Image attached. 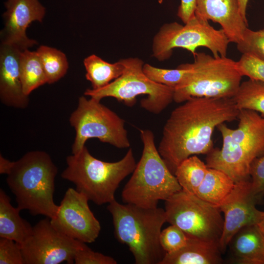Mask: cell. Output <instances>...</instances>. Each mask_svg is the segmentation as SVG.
Returning <instances> with one entry per match:
<instances>
[{
  "label": "cell",
  "mask_w": 264,
  "mask_h": 264,
  "mask_svg": "<svg viewBox=\"0 0 264 264\" xmlns=\"http://www.w3.org/2000/svg\"><path fill=\"white\" fill-rule=\"evenodd\" d=\"M4 6L1 43L13 45L22 51L37 44L36 40L27 36L26 30L32 22H42L45 15V7L40 0H6Z\"/></svg>",
  "instance_id": "obj_15"
},
{
  "label": "cell",
  "mask_w": 264,
  "mask_h": 264,
  "mask_svg": "<svg viewBox=\"0 0 264 264\" xmlns=\"http://www.w3.org/2000/svg\"><path fill=\"white\" fill-rule=\"evenodd\" d=\"M235 182L226 173L208 168L196 195L211 204L219 206L234 189Z\"/></svg>",
  "instance_id": "obj_21"
},
{
  "label": "cell",
  "mask_w": 264,
  "mask_h": 264,
  "mask_svg": "<svg viewBox=\"0 0 264 264\" xmlns=\"http://www.w3.org/2000/svg\"><path fill=\"white\" fill-rule=\"evenodd\" d=\"M83 243L58 231L46 217L33 227L21 247L24 264H72Z\"/></svg>",
  "instance_id": "obj_12"
},
{
  "label": "cell",
  "mask_w": 264,
  "mask_h": 264,
  "mask_svg": "<svg viewBox=\"0 0 264 264\" xmlns=\"http://www.w3.org/2000/svg\"><path fill=\"white\" fill-rule=\"evenodd\" d=\"M69 121L75 131L72 154L78 153L85 146L87 140L91 138L119 149L130 146L124 120L101 104L100 100L80 97Z\"/></svg>",
  "instance_id": "obj_10"
},
{
  "label": "cell",
  "mask_w": 264,
  "mask_h": 264,
  "mask_svg": "<svg viewBox=\"0 0 264 264\" xmlns=\"http://www.w3.org/2000/svg\"><path fill=\"white\" fill-rule=\"evenodd\" d=\"M258 200L254 196L250 180L235 183L230 194L219 207L224 214L220 247L224 252L233 236L242 228L257 224L263 211L256 208Z\"/></svg>",
  "instance_id": "obj_14"
},
{
  "label": "cell",
  "mask_w": 264,
  "mask_h": 264,
  "mask_svg": "<svg viewBox=\"0 0 264 264\" xmlns=\"http://www.w3.org/2000/svg\"><path fill=\"white\" fill-rule=\"evenodd\" d=\"M229 43L222 28L216 29L208 21L195 15L184 25L176 22L162 25L154 38L153 52L156 59L162 61L171 56L175 48L185 49L194 56L197 48L203 46L215 57H226Z\"/></svg>",
  "instance_id": "obj_9"
},
{
  "label": "cell",
  "mask_w": 264,
  "mask_h": 264,
  "mask_svg": "<svg viewBox=\"0 0 264 264\" xmlns=\"http://www.w3.org/2000/svg\"><path fill=\"white\" fill-rule=\"evenodd\" d=\"M195 14L219 23L230 42H240L247 27L241 14L238 0H196Z\"/></svg>",
  "instance_id": "obj_17"
},
{
  "label": "cell",
  "mask_w": 264,
  "mask_h": 264,
  "mask_svg": "<svg viewBox=\"0 0 264 264\" xmlns=\"http://www.w3.org/2000/svg\"><path fill=\"white\" fill-rule=\"evenodd\" d=\"M237 47L242 54L251 55L264 62V29L253 31L247 27Z\"/></svg>",
  "instance_id": "obj_28"
},
{
  "label": "cell",
  "mask_w": 264,
  "mask_h": 264,
  "mask_svg": "<svg viewBox=\"0 0 264 264\" xmlns=\"http://www.w3.org/2000/svg\"><path fill=\"white\" fill-rule=\"evenodd\" d=\"M143 71L152 81L175 88L184 80L191 69L179 66L176 69H165L146 64L143 66Z\"/></svg>",
  "instance_id": "obj_27"
},
{
  "label": "cell",
  "mask_w": 264,
  "mask_h": 264,
  "mask_svg": "<svg viewBox=\"0 0 264 264\" xmlns=\"http://www.w3.org/2000/svg\"><path fill=\"white\" fill-rule=\"evenodd\" d=\"M76 264H116L112 257L94 251L83 242L74 258Z\"/></svg>",
  "instance_id": "obj_32"
},
{
  "label": "cell",
  "mask_w": 264,
  "mask_h": 264,
  "mask_svg": "<svg viewBox=\"0 0 264 264\" xmlns=\"http://www.w3.org/2000/svg\"><path fill=\"white\" fill-rule=\"evenodd\" d=\"M164 210L167 222L188 237L219 244L223 226L219 206L182 189L165 201Z\"/></svg>",
  "instance_id": "obj_11"
},
{
  "label": "cell",
  "mask_w": 264,
  "mask_h": 264,
  "mask_svg": "<svg viewBox=\"0 0 264 264\" xmlns=\"http://www.w3.org/2000/svg\"><path fill=\"white\" fill-rule=\"evenodd\" d=\"M163 1V0H158V2L160 4L162 3Z\"/></svg>",
  "instance_id": "obj_38"
},
{
  "label": "cell",
  "mask_w": 264,
  "mask_h": 264,
  "mask_svg": "<svg viewBox=\"0 0 264 264\" xmlns=\"http://www.w3.org/2000/svg\"><path fill=\"white\" fill-rule=\"evenodd\" d=\"M0 264H24L21 245L14 240L0 237Z\"/></svg>",
  "instance_id": "obj_31"
},
{
  "label": "cell",
  "mask_w": 264,
  "mask_h": 264,
  "mask_svg": "<svg viewBox=\"0 0 264 264\" xmlns=\"http://www.w3.org/2000/svg\"><path fill=\"white\" fill-rule=\"evenodd\" d=\"M188 237L179 228L171 224L161 231L159 237L160 245L166 253L178 251L187 243Z\"/></svg>",
  "instance_id": "obj_29"
},
{
  "label": "cell",
  "mask_w": 264,
  "mask_h": 264,
  "mask_svg": "<svg viewBox=\"0 0 264 264\" xmlns=\"http://www.w3.org/2000/svg\"><path fill=\"white\" fill-rule=\"evenodd\" d=\"M221 253L217 243L188 237L183 247L166 253L160 264H220Z\"/></svg>",
  "instance_id": "obj_18"
},
{
  "label": "cell",
  "mask_w": 264,
  "mask_h": 264,
  "mask_svg": "<svg viewBox=\"0 0 264 264\" xmlns=\"http://www.w3.org/2000/svg\"><path fill=\"white\" fill-rule=\"evenodd\" d=\"M66 161L62 177L72 182L77 191L99 205L115 199L120 183L136 165L132 148L120 160L109 162L95 158L85 146L77 154L68 156Z\"/></svg>",
  "instance_id": "obj_5"
},
{
  "label": "cell",
  "mask_w": 264,
  "mask_h": 264,
  "mask_svg": "<svg viewBox=\"0 0 264 264\" xmlns=\"http://www.w3.org/2000/svg\"><path fill=\"white\" fill-rule=\"evenodd\" d=\"M83 62L86 70V78L90 82L93 89L106 86L120 77L125 69L121 60L110 63L94 54L86 57Z\"/></svg>",
  "instance_id": "obj_22"
},
{
  "label": "cell",
  "mask_w": 264,
  "mask_h": 264,
  "mask_svg": "<svg viewBox=\"0 0 264 264\" xmlns=\"http://www.w3.org/2000/svg\"><path fill=\"white\" fill-rule=\"evenodd\" d=\"M194 57L193 63L178 66L191 71L174 88V101L181 103L193 97L233 98L242 77L237 61L204 52H197Z\"/></svg>",
  "instance_id": "obj_7"
},
{
  "label": "cell",
  "mask_w": 264,
  "mask_h": 264,
  "mask_svg": "<svg viewBox=\"0 0 264 264\" xmlns=\"http://www.w3.org/2000/svg\"><path fill=\"white\" fill-rule=\"evenodd\" d=\"M183 103L171 113L157 148L173 174L188 157L210 152L215 128L238 118L240 110L233 98L193 97Z\"/></svg>",
  "instance_id": "obj_1"
},
{
  "label": "cell",
  "mask_w": 264,
  "mask_h": 264,
  "mask_svg": "<svg viewBox=\"0 0 264 264\" xmlns=\"http://www.w3.org/2000/svg\"><path fill=\"white\" fill-rule=\"evenodd\" d=\"M57 173V167L44 151L28 152L13 161L6 182L15 196L17 207L32 216L53 218L59 207L53 198Z\"/></svg>",
  "instance_id": "obj_3"
},
{
  "label": "cell",
  "mask_w": 264,
  "mask_h": 264,
  "mask_svg": "<svg viewBox=\"0 0 264 264\" xmlns=\"http://www.w3.org/2000/svg\"><path fill=\"white\" fill-rule=\"evenodd\" d=\"M208 169L206 164L194 155L184 160L177 166L174 175L182 190L195 195Z\"/></svg>",
  "instance_id": "obj_24"
},
{
  "label": "cell",
  "mask_w": 264,
  "mask_h": 264,
  "mask_svg": "<svg viewBox=\"0 0 264 264\" xmlns=\"http://www.w3.org/2000/svg\"><path fill=\"white\" fill-rule=\"evenodd\" d=\"M121 61L125 69L120 77L102 88L87 89L84 95L100 101L113 97L129 107L135 104L138 96L146 95L140 105L154 114L161 112L174 101V88L150 80L143 71L144 63L141 59L129 58Z\"/></svg>",
  "instance_id": "obj_8"
},
{
  "label": "cell",
  "mask_w": 264,
  "mask_h": 264,
  "mask_svg": "<svg viewBox=\"0 0 264 264\" xmlns=\"http://www.w3.org/2000/svg\"><path fill=\"white\" fill-rule=\"evenodd\" d=\"M13 161H11L0 155V174L7 175L9 172Z\"/></svg>",
  "instance_id": "obj_35"
},
{
  "label": "cell",
  "mask_w": 264,
  "mask_h": 264,
  "mask_svg": "<svg viewBox=\"0 0 264 264\" xmlns=\"http://www.w3.org/2000/svg\"><path fill=\"white\" fill-rule=\"evenodd\" d=\"M10 197L0 189V237L14 240L20 245L31 235L33 227L20 215V210L14 207Z\"/></svg>",
  "instance_id": "obj_20"
},
{
  "label": "cell",
  "mask_w": 264,
  "mask_h": 264,
  "mask_svg": "<svg viewBox=\"0 0 264 264\" xmlns=\"http://www.w3.org/2000/svg\"><path fill=\"white\" fill-rule=\"evenodd\" d=\"M228 246L237 263L264 264V237L257 224L241 229Z\"/></svg>",
  "instance_id": "obj_19"
},
{
  "label": "cell",
  "mask_w": 264,
  "mask_h": 264,
  "mask_svg": "<svg viewBox=\"0 0 264 264\" xmlns=\"http://www.w3.org/2000/svg\"><path fill=\"white\" fill-rule=\"evenodd\" d=\"M20 74L22 89L27 96L47 83L46 77L37 51L22 50L20 56Z\"/></svg>",
  "instance_id": "obj_23"
},
{
  "label": "cell",
  "mask_w": 264,
  "mask_h": 264,
  "mask_svg": "<svg viewBox=\"0 0 264 264\" xmlns=\"http://www.w3.org/2000/svg\"><path fill=\"white\" fill-rule=\"evenodd\" d=\"M261 232L264 237V211L259 222L257 224Z\"/></svg>",
  "instance_id": "obj_37"
},
{
  "label": "cell",
  "mask_w": 264,
  "mask_h": 264,
  "mask_svg": "<svg viewBox=\"0 0 264 264\" xmlns=\"http://www.w3.org/2000/svg\"><path fill=\"white\" fill-rule=\"evenodd\" d=\"M196 8V0H181L177 16L186 23L195 15Z\"/></svg>",
  "instance_id": "obj_34"
},
{
  "label": "cell",
  "mask_w": 264,
  "mask_h": 264,
  "mask_svg": "<svg viewBox=\"0 0 264 264\" xmlns=\"http://www.w3.org/2000/svg\"><path fill=\"white\" fill-rule=\"evenodd\" d=\"M88 201L82 193L68 188L55 216L50 219L53 226L72 239L85 243L94 242L100 234L101 225Z\"/></svg>",
  "instance_id": "obj_13"
},
{
  "label": "cell",
  "mask_w": 264,
  "mask_h": 264,
  "mask_svg": "<svg viewBox=\"0 0 264 264\" xmlns=\"http://www.w3.org/2000/svg\"><path fill=\"white\" fill-rule=\"evenodd\" d=\"M36 51L44 71L47 84H53L66 75L69 65L64 52L45 45H40Z\"/></svg>",
  "instance_id": "obj_25"
},
{
  "label": "cell",
  "mask_w": 264,
  "mask_h": 264,
  "mask_svg": "<svg viewBox=\"0 0 264 264\" xmlns=\"http://www.w3.org/2000/svg\"><path fill=\"white\" fill-rule=\"evenodd\" d=\"M140 132L142 154L123 188L122 198L125 203L154 208L159 200L165 201L182 188L160 155L153 132L149 130Z\"/></svg>",
  "instance_id": "obj_6"
},
{
  "label": "cell",
  "mask_w": 264,
  "mask_h": 264,
  "mask_svg": "<svg viewBox=\"0 0 264 264\" xmlns=\"http://www.w3.org/2000/svg\"><path fill=\"white\" fill-rule=\"evenodd\" d=\"M233 99L239 110H249L264 115V82L249 79L241 83Z\"/></svg>",
  "instance_id": "obj_26"
},
{
  "label": "cell",
  "mask_w": 264,
  "mask_h": 264,
  "mask_svg": "<svg viewBox=\"0 0 264 264\" xmlns=\"http://www.w3.org/2000/svg\"><path fill=\"white\" fill-rule=\"evenodd\" d=\"M237 64L242 76H246L250 79L264 82V62L251 55L243 54Z\"/></svg>",
  "instance_id": "obj_30"
},
{
  "label": "cell",
  "mask_w": 264,
  "mask_h": 264,
  "mask_svg": "<svg viewBox=\"0 0 264 264\" xmlns=\"http://www.w3.org/2000/svg\"><path fill=\"white\" fill-rule=\"evenodd\" d=\"M236 129L225 123L217 128L221 133V149H213L206 157L208 168L223 171L236 183L250 179L253 161L264 155V117L259 113L240 110Z\"/></svg>",
  "instance_id": "obj_2"
},
{
  "label": "cell",
  "mask_w": 264,
  "mask_h": 264,
  "mask_svg": "<svg viewBox=\"0 0 264 264\" xmlns=\"http://www.w3.org/2000/svg\"><path fill=\"white\" fill-rule=\"evenodd\" d=\"M22 50L16 46L1 43L0 46V99L4 105L25 109L29 96L23 91L20 74Z\"/></svg>",
  "instance_id": "obj_16"
},
{
  "label": "cell",
  "mask_w": 264,
  "mask_h": 264,
  "mask_svg": "<svg viewBox=\"0 0 264 264\" xmlns=\"http://www.w3.org/2000/svg\"><path fill=\"white\" fill-rule=\"evenodd\" d=\"M249 173L253 193L259 201L264 195V155L253 161Z\"/></svg>",
  "instance_id": "obj_33"
},
{
  "label": "cell",
  "mask_w": 264,
  "mask_h": 264,
  "mask_svg": "<svg viewBox=\"0 0 264 264\" xmlns=\"http://www.w3.org/2000/svg\"><path fill=\"white\" fill-rule=\"evenodd\" d=\"M114 235L127 245L136 264H160L166 253L159 241L161 228L167 222L164 209L146 208L121 204L115 199L109 203Z\"/></svg>",
  "instance_id": "obj_4"
},
{
  "label": "cell",
  "mask_w": 264,
  "mask_h": 264,
  "mask_svg": "<svg viewBox=\"0 0 264 264\" xmlns=\"http://www.w3.org/2000/svg\"><path fill=\"white\" fill-rule=\"evenodd\" d=\"M248 0H238L240 11L245 22L247 23L246 19V8Z\"/></svg>",
  "instance_id": "obj_36"
}]
</instances>
